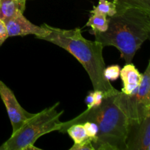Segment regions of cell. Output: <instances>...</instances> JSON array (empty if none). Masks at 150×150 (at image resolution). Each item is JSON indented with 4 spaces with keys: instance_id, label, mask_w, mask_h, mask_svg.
I'll use <instances>...</instances> for the list:
<instances>
[{
    "instance_id": "ba28073f",
    "label": "cell",
    "mask_w": 150,
    "mask_h": 150,
    "mask_svg": "<svg viewBox=\"0 0 150 150\" xmlns=\"http://www.w3.org/2000/svg\"><path fill=\"white\" fill-rule=\"evenodd\" d=\"M23 13L18 12L13 18L5 21L9 37L25 36L34 35L37 38L43 37L48 34V30L43 26H37L23 16Z\"/></svg>"
},
{
    "instance_id": "8fae6325",
    "label": "cell",
    "mask_w": 150,
    "mask_h": 150,
    "mask_svg": "<svg viewBox=\"0 0 150 150\" xmlns=\"http://www.w3.org/2000/svg\"><path fill=\"white\" fill-rule=\"evenodd\" d=\"M117 12H122L126 9L136 8L150 12V0H113Z\"/></svg>"
},
{
    "instance_id": "ac0fdd59",
    "label": "cell",
    "mask_w": 150,
    "mask_h": 150,
    "mask_svg": "<svg viewBox=\"0 0 150 150\" xmlns=\"http://www.w3.org/2000/svg\"><path fill=\"white\" fill-rule=\"evenodd\" d=\"M9 38L7 27L3 21L0 19V46L4 43V41Z\"/></svg>"
},
{
    "instance_id": "5bb4252c",
    "label": "cell",
    "mask_w": 150,
    "mask_h": 150,
    "mask_svg": "<svg viewBox=\"0 0 150 150\" xmlns=\"http://www.w3.org/2000/svg\"><path fill=\"white\" fill-rule=\"evenodd\" d=\"M93 10L108 17H111L117 13L115 4L108 0H99L98 6H94Z\"/></svg>"
},
{
    "instance_id": "7a4b0ae2",
    "label": "cell",
    "mask_w": 150,
    "mask_h": 150,
    "mask_svg": "<svg viewBox=\"0 0 150 150\" xmlns=\"http://www.w3.org/2000/svg\"><path fill=\"white\" fill-rule=\"evenodd\" d=\"M105 32L91 31L103 46H114L127 63L133 61L142 44L150 36V12L129 8L108 18Z\"/></svg>"
},
{
    "instance_id": "5b68a950",
    "label": "cell",
    "mask_w": 150,
    "mask_h": 150,
    "mask_svg": "<svg viewBox=\"0 0 150 150\" xmlns=\"http://www.w3.org/2000/svg\"><path fill=\"white\" fill-rule=\"evenodd\" d=\"M139 87L130 95L119 91L115 102L128 122H141L150 115V62Z\"/></svg>"
},
{
    "instance_id": "d6986e66",
    "label": "cell",
    "mask_w": 150,
    "mask_h": 150,
    "mask_svg": "<svg viewBox=\"0 0 150 150\" xmlns=\"http://www.w3.org/2000/svg\"><path fill=\"white\" fill-rule=\"evenodd\" d=\"M86 105H87V108H90L94 106V95L93 92H89V94L86 96V100H85Z\"/></svg>"
},
{
    "instance_id": "3957f363",
    "label": "cell",
    "mask_w": 150,
    "mask_h": 150,
    "mask_svg": "<svg viewBox=\"0 0 150 150\" xmlns=\"http://www.w3.org/2000/svg\"><path fill=\"white\" fill-rule=\"evenodd\" d=\"M115 95H106L99 105L87 108L73 120L62 122L59 131L65 133L72 125L93 122L98 127L96 138L92 142L94 149L126 150L128 120L116 103Z\"/></svg>"
},
{
    "instance_id": "9c48e42d",
    "label": "cell",
    "mask_w": 150,
    "mask_h": 150,
    "mask_svg": "<svg viewBox=\"0 0 150 150\" xmlns=\"http://www.w3.org/2000/svg\"><path fill=\"white\" fill-rule=\"evenodd\" d=\"M120 76L123 82V88L121 92L126 95H130L139 87L143 77V74L132 62L127 63L120 70Z\"/></svg>"
},
{
    "instance_id": "7c38bea8",
    "label": "cell",
    "mask_w": 150,
    "mask_h": 150,
    "mask_svg": "<svg viewBox=\"0 0 150 150\" xmlns=\"http://www.w3.org/2000/svg\"><path fill=\"white\" fill-rule=\"evenodd\" d=\"M90 13L91 16L86 26H90L92 31H98L100 32H105L108 28V23L107 16L94 10H91Z\"/></svg>"
},
{
    "instance_id": "6da1fadb",
    "label": "cell",
    "mask_w": 150,
    "mask_h": 150,
    "mask_svg": "<svg viewBox=\"0 0 150 150\" xmlns=\"http://www.w3.org/2000/svg\"><path fill=\"white\" fill-rule=\"evenodd\" d=\"M42 26L48 32L38 39L51 42L71 54L87 72L94 90L102 91L106 95H115L119 92L104 76L105 64L102 44L83 38L80 28L63 29L47 23H43Z\"/></svg>"
},
{
    "instance_id": "52a82bcc",
    "label": "cell",
    "mask_w": 150,
    "mask_h": 150,
    "mask_svg": "<svg viewBox=\"0 0 150 150\" xmlns=\"http://www.w3.org/2000/svg\"><path fill=\"white\" fill-rule=\"evenodd\" d=\"M150 149V115L141 122H128L126 150Z\"/></svg>"
},
{
    "instance_id": "2e32d148",
    "label": "cell",
    "mask_w": 150,
    "mask_h": 150,
    "mask_svg": "<svg viewBox=\"0 0 150 150\" xmlns=\"http://www.w3.org/2000/svg\"><path fill=\"white\" fill-rule=\"evenodd\" d=\"M84 126V128L86 130V134H87L89 139L91 140V143L92 141L96 138L97 134L98 133V127L97 125L93 122L86 121L81 123Z\"/></svg>"
},
{
    "instance_id": "8992f818",
    "label": "cell",
    "mask_w": 150,
    "mask_h": 150,
    "mask_svg": "<svg viewBox=\"0 0 150 150\" xmlns=\"http://www.w3.org/2000/svg\"><path fill=\"white\" fill-rule=\"evenodd\" d=\"M0 97L6 107L14 133L34 114L28 112L20 105L13 91L1 81H0Z\"/></svg>"
},
{
    "instance_id": "30bf717a",
    "label": "cell",
    "mask_w": 150,
    "mask_h": 150,
    "mask_svg": "<svg viewBox=\"0 0 150 150\" xmlns=\"http://www.w3.org/2000/svg\"><path fill=\"white\" fill-rule=\"evenodd\" d=\"M26 0H0V19L3 21L13 18L18 12L23 13Z\"/></svg>"
},
{
    "instance_id": "4fadbf2b",
    "label": "cell",
    "mask_w": 150,
    "mask_h": 150,
    "mask_svg": "<svg viewBox=\"0 0 150 150\" xmlns=\"http://www.w3.org/2000/svg\"><path fill=\"white\" fill-rule=\"evenodd\" d=\"M65 133H67L70 136V138L74 142V144H81L89 139L86 134L84 126L81 123L72 125L66 130Z\"/></svg>"
},
{
    "instance_id": "e0dca14e",
    "label": "cell",
    "mask_w": 150,
    "mask_h": 150,
    "mask_svg": "<svg viewBox=\"0 0 150 150\" xmlns=\"http://www.w3.org/2000/svg\"><path fill=\"white\" fill-rule=\"evenodd\" d=\"M70 150H95L92 146L91 140H86L81 144H74Z\"/></svg>"
},
{
    "instance_id": "9a60e30c",
    "label": "cell",
    "mask_w": 150,
    "mask_h": 150,
    "mask_svg": "<svg viewBox=\"0 0 150 150\" xmlns=\"http://www.w3.org/2000/svg\"><path fill=\"white\" fill-rule=\"evenodd\" d=\"M120 67L117 64L105 67L104 70V76L108 81H115L120 77Z\"/></svg>"
},
{
    "instance_id": "277c9868",
    "label": "cell",
    "mask_w": 150,
    "mask_h": 150,
    "mask_svg": "<svg viewBox=\"0 0 150 150\" xmlns=\"http://www.w3.org/2000/svg\"><path fill=\"white\" fill-rule=\"evenodd\" d=\"M59 103L34 114L21 127L12 133L8 140L0 146V150H40L35 146L39 138L54 131H59L62 122L60 117L64 111L57 110Z\"/></svg>"
}]
</instances>
